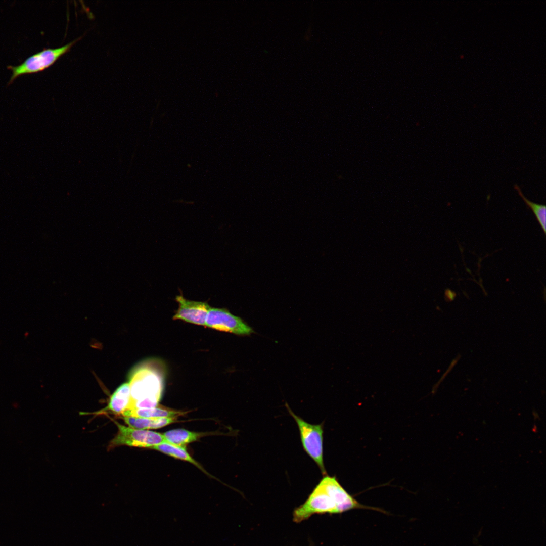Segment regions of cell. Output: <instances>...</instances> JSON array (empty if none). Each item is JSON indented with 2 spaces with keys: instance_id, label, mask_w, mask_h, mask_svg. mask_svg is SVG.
I'll list each match as a JSON object with an SVG mask.
<instances>
[{
  "instance_id": "obj_1",
  "label": "cell",
  "mask_w": 546,
  "mask_h": 546,
  "mask_svg": "<svg viewBox=\"0 0 546 546\" xmlns=\"http://www.w3.org/2000/svg\"><path fill=\"white\" fill-rule=\"evenodd\" d=\"M164 376V368L158 361H145L134 368L129 376L130 401L126 410L157 406Z\"/></svg>"
},
{
  "instance_id": "obj_2",
  "label": "cell",
  "mask_w": 546,
  "mask_h": 546,
  "mask_svg": "<svg viewBox=\"0 0 546 546\" xmlns=\"http://www.w3.org/2000/svg\"><path fill=\"white\" fill-rule=\"evenodd\" d=\"M336 479L324 475L305 502L294 509V522L300 523L316 514H338L334 491Z\"/></svg>"
},
{
  "instance_id": "obj_3",
  "label": "cell",
  "mask_w": 546,
  "mask_h": 546,
  "mask_svg": "<svg viewBox=\"0 0 546 546\" xmlns=\"http://www.w3.org/2000/svg\"><path fill=\"white\" fill-rule=\"evenodd\" d=\"M285 406L297 424L304 450L316 463L323 476L326 475L323 460L324 423L310 424L295 414L287 402Z\"/></svg>"
},
{
  "instance_id": "obj_4",
  "label": "cell",
  "mask_w": 546,
  "mask_h": 546,
  "mask_svg": "<svg viewBox=\"0 0 546 546\" xmlns=\"http://www.w3.org/2000/svg\"><path fill=\"white\" fill-rule=\"evenodd\" d=\"M81 37L57 48L44 49L27 58L22 63L17 66H8L12 74L8 84L12 83L18 76L27 74L41 72L54 64L61 56L70 51L71 48Z\"/></svg>"
},
{
  "instance_id": "obj_5",
  "label": "cell",
  "mask_w": 546,
  "mask_h": 546,
  "mask_svg": "<svg viewBox=\"0 0 546 546\" xmlns=\"http://www.w3.org/2000/svg\"><path fill=\"white\" fill-rule=\"evenodd\" d=\"M114 422L118 431L110 442L108 450L121 445L151 448L165 442L163 434L159 432L127 427L117 421Z\"/></svg>"
},
{
  "instance_id": "obj_6",
  "label": "cell",
  "mask_w": 546,
  "mask_h": 546,
  "mask_svg": "<svg viewBox=\"0 0 546 546\" xmlns=\"http://www.w3.org/2000/svg\"><path fill=\"white\" fill-rule=\"evenodd\" d=\"M205 326L241 336L250 335L255 333L241 318L232 314L224 308H211L208 312Z\"/></svg>"
},
{
  "instance_id": "obj_7",
  "label": "cell",
  "mask_w": 546,
  "mask_h": 546,
  "mask_svg": "<svg viewBox=\"0 0 546 546\" xmlns=\"http://www.w3.org/2000/svg\"><path fill=\"white\" fill-rule=\"evenodd\" d=\"M178 308L173 316L174 320H181L198 325H204L211 307L206 302L191 301L183 295L176 297Z\"/></svg>"
},
{
  "instance_id": "obj_8",
  "label": "cell",
  "mask_w": 546,
  "mask_h": 546,
  "mask_svg": "<svg viewBox=\"0 0 546 546\" xmlns=\"http://www.w3.org/2000/svg\"><path fill=\"white\" fill-rule=\"evenodd\" d=\"M130 395L129 383H123L112 394L108 405L103 410L109 411L116 415H122L128 407Z\"/></svg>"
},
{
  "instance_id": "obj_9",
  "label": "cell",
  "mask_w": 546,
  "mask_h": 546,
  "mask_svg": "<svg viewBox=\"0 0 546 546\" xmlns=\"http://www.w3.org/2000/svg\"><path fill=\"white\" fill-rule=\"evenodd\" d=\"M162 434L165 442L177 446L185 447L186 445L196 441L201 437L210 434L193 432L179 428L168 430Z\"/></svg>"
},
{
  "instance_id": "obj_10",
  "label": "cell",
  "mask_w": 546,
  "mask_h": 546,
  "mask_svg": "<svg viewBox=\"0 0 546 546\" xmlns=\"http://www.w3.org/2000/svg\"><path fill=\"white\" fill-rule=\"evenodd\" d=\"M185 413V412L157 406L151 408H134L126 410L122 414V416H131L144 418H177Z\"/></svg>"
},
{
  "instance_id": "obj_11",
  "label": "cell",
  "mask_w": 546,
  "mask_h": 546,
  "mask_svg": "<svg viewBox=\"0 0 546 546\" xmlns=\"http://www.w3.org/2000/svg\"><path fill=\"white\" fill-rule=\"evenodd\" d=\"M123 417V419L129 427L144 430L163 427L176 422L177 418V417L144 418L131 416Z\"/></svg>"
},
{
  "instance_id": "obj_12",
  "label": "cell",
  "mask_w": 546,
  "mask_h": 546,
  "mask_svg": "<svg viewBox=\"0 0 546 546\" xmlns=\"http://www.w3.org/2000/svg\"><path fill=\"white\" fill-rule=\"evenodd\" d=\"M173 458L188 462L198 468L207 475L211 476L196 460L187 451L185 447L177 446L166 442H164L151 448Z\"/></svg>"
},
{
  "instance_id": "obj_13",
  "label": "cell",
  "mask_w": 546,
  "mask_h": 546,
  "mask_svg": "<svg viewBox=\"0 0 546 546\" xmlns=\"http://www.w3.org/2000/svg\"><path fill=\"white\" fill-rule=\"evenodd\" d=\"M514 189L517 191L519 195L523 199L526 205L532 211L535 215L537 220L540 225L544 233H546V206L545 205L539 204L533 202L528 200L522 193L519 186L515 184Z\"/></svg>"
},
{
  "instance_id": "obj_14",
  "label": "cell",
  "mask_w": 546,
  "mask_h": 546,
  "mask_svg": "<svg viewBox=\"0 0 546 546\" xmlns=\"http://www.w3.org/2000/svg\"><path fill=\"white\" fill-rule=\"evenodd\" d=\"M445 299L448 301H452L456 297V294L450 290H446L445 293Z\"/></svg>"
}]
</instances>
